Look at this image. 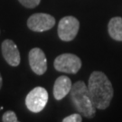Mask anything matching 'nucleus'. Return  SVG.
Returning <instances> with one entry per match:
<instances>
[{"label": "nucleus", "mask_w": 122, "mask_h": 122, "mask_svg": "<svg viewBox=\"0 0 122 122\" xmlns=\"http://www.w3.org/2000/svg\"><path fill=\"white\" fill-rule=\"evenodd\" d=\"M2 120L4 122H17L18 121L17 117H16L15 113L14 111H11V110L5 112L4 115H3V117H2Z\"/></svg>", "instance_id": "nucleus-11"}, {"label": "nucleus", "mask_w": 122, "mask_h": 122, "mask_svg": "<svg viewBox=\"0 0 122 122\" xmlns=\"http://www.w3.org/2000/svg\"><path fill=\"white\" fill-rule=\"evenodd\" d=\"M63 122H81L82 121V118H81V114L79 113H74L71 114L70 116L66 117L62 119Z\"/></svg>", "instance_id": "nucleus-13"}, {"label": "nucleus", "mask_w": 122, "mask_h": 122, "mask_svg": "<svg viewBox=\"0 0 122 122\" xmlns=\"http://www.w3.org/2000/svg\"><path fill=\"white\" fill-rule=\"evenodd\" d=\"M72 87L71 81L67 76H60L56 79L53 85V96L57 100H62L71 92Z\"/></svg>", "instance_id": "nucleus-9"}, {"label": "nucleus", "mask_w": 122, "mask_h": 122, "mask_svg": "<svg viewBox=\"0 0 122 122\" xmlns=\"http://www.w3.org/2000/svg\"><path fill=\"white\" fill-rule=\"evenodd\" d=\"M55 25V18L51 15L37 13L32 15L27 20V26L34 32H44L50 30Z\"/></svg>", "instance_id": "nucleus-6"}, {"label": "nucleus", "mask_w": 122, "mask_h": 122, "mask_svg": "<svg viewBox=\"0 0 122 122\" xmlns=\"http://www.w3.org/2000/svg\"><path fill=\"white\" fill-rule=\"evenodd\" d=\"M29 64L32 71L37 75H43L47 70L46 56L40 48H33L28 55Z\"/></svg>", "instance_id": "nucleus-7"}, {"label": "nucleus", "mask_w": 122, "mask_h": 122, "mask_svg": "<svg viewBox=\"0 0 122 122\" xmlns=\"http://www.w3.org/2000/svg\"><path fill=\"white\" fill-rule=\"evenodd\" d=\"M71 100L79 113L86 118H93L96 113V107L93 104L88 86L82 81L75 82L71 90Z\"/></svg>", "instance_id": "nucleus-2"}, {"label": "nucleus", "mask_w": 122, "mask_h": 122, "mask_svg": "<svg viewBox=\"0 0 122 122\" xmlns=\"http://www.w3.org/2000/svg\"><path fill=\"white\" fill-rule=\"evenodd\" d=\"M108 30L110 37L116 41H122V17L116 16L109 20Z\"/></svg>", "instance_id": "nucleus-10"}, {"label": "nucleus", "mask_w": 122, "mask_h": 122, "mask_svg": "<svg viewBox=\"0 0 122 122\" xmlns=\"http://www.w3.org/2000/svg\"><path fill=\"white\" fill-rule=\"evenodd\" d=\"M21 4L27 8H34L40 4L41 0H18Z\"/></svg>", "instance_id": "nucleus-12"}, {"label": "nucleus", "mask_w": 122, "mask_h": 122, "mask_svg": "<svg viewBox=\"0 0 122 122\" xmlns=\"http://www.w3.org/2000/svg\"><path fill=\"white\" fill-rule=\"evenodd\" d=\"M2 54L6 62L11 66H18L20 63V52L16 44L12 40L6 39L2 43Z\"/></svg>", "instance_id": "nucleus-8"}, {"label": "nucleus", "mask_w": 122, "mask_h": 122, "mask_svg": "<svg viewBox=\"0 0 122 122\" xmlns=\"http://www.w3.org/2000/svg\"><path fill=\"white\" fill-rule=\"evenodd\" d=\"M48 101V92L43 87L33 89L25 98L27 109L32 112L38 113L44 109Z\"/></svg>", "instance_id": "nucleus-4"}, {"label": "nucleus", "mask_w": 122, "mask_h": 122, "mask_svg": "<svg viewBox=\"0 0 122 122\" xmlns=\"http://www.w3.org/2000/svg\"><path fill=\"white\" fill-rule=\"evenodd\" d=\"M55 70L64 73H77L81 67V61L77 55L72 53H63L57 56L54 60Z\"/></svg>", "instance_id": "nucleus-3"}, {"label": "nucleus", "mask_w": 122, "mask_h": 122, "mask_svg": "<svg viewBox=\"0 0 122 122\" xmlns=\"http://www.w3.org/2000/svg\"><path fill=\"white\" fill-rule=\"evenodd\" d=\"M80 29V22L74 16L61 18L58 25V35L64 42H70L76 37Z\"/></svg>", "instance_id": "nucleus-5"}, {"label": "nucleus", "mask_w": 122, "mask_h": 122, "mask_svg": "<svg viewBox=\"0 0 122 122\" xmlns=\"http://www.w3.org/2000/svg\"><path fill=\"white\" fill-rule=\"evenodd\" d=\"M2 83H3V81H2V77H1V74H0V89L2 87Z\"/></svg>", "instance_id": "nucleus-14"}, {"label": "nucleus", "mask_w": 122, "mask_h": 122, "mask_svg": "<svg viewBox=\"0 0 122 122\" xmlns=\"http://www.w3.org/2000/svg\"><path fill=\"white\" fill-rule=\"evenodd\" d=\"M88 90L96 109H105L109 106L113 98L112 84L105 73L93 71L89 79Z\"/></svg>", "instance_id": "nucleus-1"}]
</instances>
